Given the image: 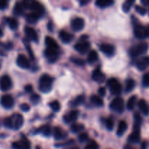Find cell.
Instances as JSON below:
<instances>
[{
    "mask_svg": "<svg viewBox=\"0 0 149 149\" xmlns=\"http://www.w3.org/2000/svg\"><path fill=\"white\" fill-rule=\"evenodd\" d=\"M37 132H41L45 136L49 137L52 134V130H51L50 126H49V125H44V126L40 127L38 129Z\"/></svg>",
    "mask_w": 149,
    "mask_h": 149,
    "instance_id": "cell-27",
    "label": "cell"
},
{
    "mask_svg": "<svg viewBox=\"0 0 149 149\" xmlns=\"http://www.w3.org/2000/svg\"><path fill=\"white\" fill-rule=\"evenodd\" d=\"M59 37L61 39L63 42L65 44H68L73 41L74 39V36L71 33H68V32L65 31H61L59 33Z\"/></svg>",
    "mask_w": 149,
    "mask_h": 149,
    "instance_id": "cell-22",
    "label": "cell"
},
{
    "mask_svg": "<svg viewBox=\"0 0 149 149\" xmlns=\"http://www.w3.org/2000/svg\"><path fill=\"white\" fill-rule=\"evenodd\" d=\"M0 103L4 108L7 109H10L14 106V99L10 95H4L1 97Z\"/></svg>",
    "mask_w": 149,
    "mask_h": 149,
    "instance_id": "cell-10",
    "label": "cell"
},
{
    "mask_svg": "<svg viewBox=\"0 0 149 149\" xmlns=\"http://www.w3.org/2000/svg\"><path fill=\"white\" fill-rule=\"evenodd\" d=\"M110 109L117 113H122L125 110V102L122 97H116L110 103Z\"/></svg>",
    "mask_w": 149,
    "mask_h": 149,
    "instance_id": "cell-4",
    "label": "cell"
},
{
    "mask_svg": "<svg viewBox=\"0 0 149 149\" xmlns=\"http://www.w3.org/2000/svg\"><path fill=\"white\" fill-rule=\"evenodd\" d=\"M29 10H32V12L37 15L39 17L45 14V7L39 1H29Z\"/></svg>",
    "mask_w": 149,
    "mask_h": 149,
    "instance_id": "cell-6",
    "label": "cell"
},
{
    "mask_svg": "<svg viewBox=\"0 0 149 149\" xmlns=\"http://www.w3.org/2000/svg\"><path fill=\"white\" fill-rule=\"evenodd\" d=\"M45 44H46L47 49L55 51H58V49H59V45H58V44L51 36H46V38H45Z\"/></svg>",
    "mask_w": 149,
    "mask_h": 149,
    "instance_id": "cell-20",
    "label": "cell"
},
{
    "mask_svg": "<svg viewBox=\"0 0 149 149\" xmlns=\"http://www.w3.org/2000/svg\"><path fill=\"white\" fill-rule=\"evenodd\" d=\"M108 87L110 89V92L112 95H119L122 93V85L115 78H111L109 79L106 83Z\"/></svg>",
    "mask_w": 149,
    "mask_h": 149,
    "instance_id": "cell-3",
    "label": "cell"
},
{
    "mask_svg": "<svg viewBox=\"0 0 149 149\" xmlns=\"http://www.w3.org/2000/svg\"><path fill=\"white\" fill-rule=\"evenodd\" d=\"M92 78L95 81L98 83H103V81H105L106 80V76L105 74L100 71V69L99 68H97L95 70H94V71L93 72L92 74Z\"/></svg>",
    "mask_w": 149,
    "mask_h": 149,
    "instance_id": "cell-18",
    "label": "cell"
},
{
    "mask_svg": "<svg viewBox=\"0 0 149 149\" xmlns=\"http://www.w3.org/2000/svg\"><path fill=\"white\" fill-rule=\"evenodd\" d=\"M84 100H85V97H84V95H80L77 96L75 99H74L71 102V106H74V107L80 106V105H81L84 103Z\"/></svg>",
    "mask_w": 149,
    "mask_h": 149,
    "instance_id": "cell-30",
    "label": "cell"
},
{
    "mask_svg": "<svg viewBox=\"0 0 149 149\" xmlns=\"http://www.w3.org/2000/svg\"><path fill=\"white\" fill-rule=\"evenodd\" d=\"M79 116V111L77 110H72L63 116V120L65 123H71L77 119Z\"/></svg>",
    "mask_w": 149,
    "mask_h": 149,
    "instance_id": "cell-19",
    "label": "cell"
},
{
    "mask_svg": "<svg viewBox=\"0 0 149 149\" xmlns=\"http://www.w3.org/2000/svg\"><path fill=\"white\" fill-rule=\"evenodd\" d=\"M113 4L112 0H97L95 1V4L100 8H106L111 6Z\"/></svg>",
    "mask_w": 149,
    "mask_h": 149,
    "instance_id": "cell-26",
    "label": "cell"
},
{
    "mask_svg": "<svg viewBox=\"0 0 149 149\" xmlns=\"http://www.w3.org/2000/svg\"><path fill=\"white\" fill-rule=\"evenodd\" d=\"M25 91L26 93H31L33 92V87H32L31 84H27L25 87Z\"/></svg>",
    "mask_w": 149,
    "mask_h": 149,
    "instance_id": "cell-52",
    "label": "cell"
},
{
    "mask_svg": "<svg viewBox=\"0 0 149 149\" xmlns=\"http://www.w3.org/2000/svg\"><path fill=\"white\" fill-rule=\"evenodd\" d=\"M13 87V82L10 77L7 75H4L0 79V90L1 91H8Z\"/></svg>",
    "mask_w": 149,
    "mask_h": 149,
    "instance_id": "cell-9",
    "label": "cell"
},
{
    "mask_svg": "<svg viewBox=\"0 0 149 149\" xmlns=\"http://www.w3.org/2000/svg\"><path fill=\"white\" fill-rule=\"evenodd\" d=\"M1 61L0 60V68H1Z\"/></svg>",
    "mask_w": 149,
    "mask_h": 149,
    "instance_id": "cell-60",
    "label": "cell"
},
{
    "mask_svg": "<svg viewBox=\"0 0 149 149\" xmlns=\"http://www.w3.org/2000/svg\"><path fill=\"white\" fill-rule=\"evenodd\" d=\"M148 49V45L146 42H141L135 46H133L130 49V55L132 58H136L143 54L146 53Z\"/></svg>",
    "mask_w": 149,
    "mask_h": 149,
    "instance_id": "cell-2",
    "label": "cell"
},
{
    "mask_svg": "<svg viewBox=\"0 0 149 149\" xmlns=\"http://www.w3.org/2000/svg\"><path fill=\"white\" fill-rule=\"evenodd\" d=\"M84 130V126L81 124H77L74 123L71 125V132L74 133H80L81 131Z\"/></svg>",
    "mask_w": 149,
    "mask_h": 149,
    "instance_id": "cell-35",
    "label": "cell"
},
{
    "mask_svg": "<svg viewBox=\"0 0 149 149\" xmlns=\"http://www.w3.org/2000/svg\"><path fill=\"white\" fill-rule=\"evenodd\" d=\"M146 29H147V33H148V36H149V26H147Z\"/></svg>",
    "mask_w": 149,
    "mask_h": 149,
    "instance_id": "cell-58",
    "label": "cell"
},
{
    "mask_svg": "<svg viewBox=\"0 0 149 149\" xmlns=\"http://www.w3.org/2000/svg\"><path fill=\"white\" fill-rule=\"evenodd\" d=\"M89 138V135L87 132H82V133L79 134L78 136V139L79 141V142L84 143L85 141H87Z\"/></svg>",
    "mask_w": 149,
    "mask_h": 149,
    "instance_id": "cell-44",
    "label": "cell"
},
{
    "mask_svg": "<svg viewBox=\"0 0 149 149\" xmlns=\"http://www.w3.org/2000/svg\"><path fill=\"white\" fill-rule=\"evenodd\" d=\"M98 60V55L97 52L95 50L93 49L89 52L88 55H87V61L90 63H93L96 62Z\"/></svg>",
    "mask_w": 149,
    "mask_h": 149,
    "instance_id": "cell-32",
    "label": "cell"
},
{
    "mask_svg": "<svg viewBox=\"0 0 149 149\" xmlns=\"http://www.w3.org/2000/svg\"><path fill=\"white\" fill-rule=\"evenodd\" d=\"M8 1L6 0H0V10H5L8 7Z\"/></svg>",
    "mask_w": 149,
    "mask_h": 149,
    "instance_id": "cell-48",
    "label": "cell"
},
{
    "mask_svg": "<svg viewBox=\"0 0 149 149\" xmlns=\"http://www.w3.org/2000/svg\"><path fill=\"white\" fill-rule=\"evenodd\" d=\"M24 44H25V46H26V50H27L28 52H29V55H30V57L32 58V59H33L34 56H33V51H32L31 47L30 45H29V44L27 42H26V40H24Z\"/></svg>",
    "mask_w": 149,
    "mask_h": 149,
    "instance_id": "cell-46",
    "label": "cell"
},
{
    "mask_svg": "<svg viewBox=\"0 0 149 149\" xmlns=\"http://www.w3.org/2000/svg\"><path fill=\"white\" fill-rule=\"evenodd\" d=\"M105 123H106V128H107L109 130H112L113 129V127H114V123H113V119L109 118V119H106L105 121Z\"/></svg>",
    "mask_w": 149,
    "mask_h": 149,
    "instance_id": "cell-40",
    "label": "cell"
},
{
    "mask_svg": "<svg viewBox=\"0 0 149 149\" xmlns=\"http://www.w3.org/2000/svg\"><path fill=\"white\" fill-rule=\"evenodd\" d=\"M135 10H136L137 13H139V14L141 15H144L146 14L147 10L144 7H142V6H140V5H135Z\"/></svg>",
    "mask_w": 149,
    "mask_h": 149,
    "instance_id": "cell-42",
    "label": "cell"
},
{
    "mask_svg": "<svg viewBox=\"0 0 149 149\" xmlns=\"http://www.w3.org/2000/svg\"><path fill=\"white\" fill-rule=\"evenodd\" d=\"M16 62H17V65L20 68H23V69H28L30 67V62H29V59L26 55H23V54H20L17 56Z\"/></svg>",
    "mask_w": 149,
    "mask_h": 149,
    "instance_id": "cell-13",
    "label": "cell"
},
{
    "mask_svg": "<svg viewBox=\"0 0 149 149\" xmlns=\"http://www.w3.org/2000/svg\"><path fill=\"white\" fill-rule=\"evenodd\" d=\"M2 46L4 49H7V50H10V49H13V45L11 42H7L6 44H2Z\"/></svg>",
    "mask_w": 149,
    "mask_h": 149,
    "instance_id": "cell-50",
    "label": "cell"
},
{
    "mask_svg": "<svg viewBox=\"0 0 149 149\" xmlns=\"http://www.w3.org/2000/svg\"><path fill=\"white\" fill-rule=\"evenodd\" d=\"M135 87V81L132 79H128L126 81V87H125V91L127 93H130L134 90Z\"/></svg>",
    "mask_w": 149,
    "mask_h": 149,
    "instance_id": "cell-34",
    "label": "cell"
},
{
    "mask_svg": "<svg viewBox=\"0 0 149 149\" xmlns=\"http://www.w3.org/2000/svg\"><path fill=\"white\" fill-rule=\"evenodd\" d=\"M74 48L81 54H85L90 48V43L87 41H81L74 45Z\"/></svg>",
    "mask_w": 149,
    "mask_h": 149,
    "instance_id": "cell-12",
    "label": "cell"
},
{
    "mask_svg": "<svg viewBox=\"0 0 149 149\" xmlns=\"http://www.w3.org/2000/svg\"><path fill=\"white\" fill-rule=\"evenodd\" d=\"M71 61L73 63L75 64V65H81H81H84V63H85L84 60L81 59V58H77V57H72V58H71Z\"/></svg>",
    "mask_w": 149,
    "mask_h": 149,
    "instance_id": "cell-39",
    "label": "cell"
},
{
    "mask_svg": "<svg viewBox=\"0 0 149 149\" xmlns=\"http://www.w3.org/2000/svg\"><path fill=\"white\" fill-rule=\"evenodd\" d=\"M20 109H21L23 111L28 112L30 110L31 107L29 104H27V103H22V104L20 105Z\"/></svg>",
    "mask_w": 149,
    "mask_h": 149,
    "instance_id": "cell-49",
    "label": "cell"
},
{
    "mask_svg": "<svg viewBox=\"0 0 149 149\" xmlns=\"http://www.w3.org/2000/svg\"><path fill=\"white\" fill-rule=\"evenodd\" d=\"M49 106L52 110L55 112H58L61 110V103L58 100H53L49 103Z\"/></svg>",
    "mask_w": 149,
    "mask_h": 149,
    "instance_id": "cell-38",
    "label": "cell"
},
{
    "mask_svg": "<svg viewBox=\"0 0 149 149\" xmlns=\"http://www.w3.org/2000/svg\"><path fill=\"white\" fill-rule=\"evenodd\" d=\"M45 55L49 63H54L58 59V51L52 50L47 48L45 51Z\"/></svg>",
    "mask_w": 149,
    "mask_h": 149,
    "instance_id": "cell-23",
    "label": "cell"
},
{
    "mask_svg": "<svg viewBox=\"0 0 149 149\" xmlns=\"http://www.w3.org/2000/svg\"><path fill=\"white\" fill-rule=\"evenodd\" d=\"M90 2V1H86V0H84V1H80V4H81V6H84V5H85V4H88V3Z\"/></svg>",
    "mask_w": 149,
    "mask_h": 149,
    "instance_id": "cell-54",
    "label": "cell"
},
{
    "mask_svg": "<svg viewBox=\"0 0 149 149\" xmlns=\"http://www.w3.org/2000/svg\"><path fill=\"white\" fill-rule=\"evenodd\" d=\"M106 90L105 87H101L99 88L98 90V94L100 95V96H102V97H103V96L106 95Z\"/></svg>",
    "mask_w": 149,
    "mask_h": 149,
    "instance_id": "cell-51",
    "label": "cell"
},
{
    "mask_svg": "<svg viewBox=\"0 0 149 149\" xmlns=\"http://www.w3.org/2000/svg\"><path fill=\"white\" fill-rule=\"evenodd\" d=\"M12 147L13 149H31V143L27 139L23 138L20 141L14 142L12 144Z\"/></svg>",
    "mask_w": 149,
    "mask_h": 149,
    "instance_id": "cell-14",
    "label": "cell"
},
{
    "mask_svg": "<svg viewBox=\"0 0 149 149\" xmlns=\"http://www.w3.org/2000/svg\"><path fill=\"white\" fill-rule=\"evenodd\" d=\"M100 49L103 53H104L107 56H112V55H113L115 52L114 47L111 45V44L107 43H103L100 45Z\"/></svg>",
    "mask_w": 149,
    "mask_h": 149,
    "instance_id": "cell-15",
    "label": "cell"
},
{
    "mask_svg": "<svg viewBox=\"0 0 149 149\" xmlns=\"http://www.w3.org/2000/svg\"><path fill=\"white\" fill-rule=\"evenodd\" d=\"M142 83L143 86L146 88H148L149 87V74H145L143 77L142 79Z\"/></svg>",
    "mask_w": 149,
    "mask_h": 149,
    "instance_id": "cell-43",
    "label": "cell"
},
{
    "mask_svg": "<svg viewBox=\"0 0 149 149\" xmlns=\"http://www.w3.org/2000/svg\"><path fill=\"white\" fill-rule=\"evenodd\" d=\"M24 31L28 39L31 41H33V42H37L38 39H39V36H38L37 32H36V31L34 29L29 27V26H26Z\"/></svg>",
    "mask_w": 149,
    "mask_h": 149,
    "instance_id": "cell-17",
    "label": "cell"
},
{
    "mask_svg": "<svg viewBox=\"0 0 149 149\" xmlns=\"http://www.w3.org/2000/svg\"><path fill=\"white\" fill-rule=\"evenodd\" d=\"M84 149H99L98 144L95 141H91L84 148Z\"/></svg>",
    "mask_w": 149,
    "mask_h": 149,
    "instance_id": "cell-41",
    "label": "cell"
},
{
    "mask_svg": "<svg viewBox=\"0 0 149 149\" xmlns=\"http://www.w3.org/2000/svg\"><path fill=\"white\" fill-rule=\"evenodd\" d=\"M137 101V96L136 95H132L128 100L127 103V108L128 110L132 111L133 110L134 108H135V104H136Z\"/></svg>",
    "mask_w": 149,
    "mask_h": 149,
    "instance_id": "cell-33",
    "label": "cell"
},
{
    "mask_svg": "<svg viewBox=\"0 0 149 149\" xmlns=\"http://www.w3.org/2000/svg\"><path fill=\"white\" fill-rule=\"evenodd\" d=\"M71 149H79L78 148V147H76V146H74V147H72V148H71Z\"/></svg>",
    "mask_w": 149,
    "mask_h": 149,
    "instance_id": "cell-59",
    "label": "cell"
},
{
    "mask_svg": "<svg viewBox=\"0 0 149 149\" xmlns=\"http://www.w3.org/2000/svg\"><path fill=\"white\" fill-rule=\"evenodd\" d=\"M4 55H5V54H4L2 51L0 50V56H4Z\"/></svg>",
    "mask_w": 149,
    "mask_h": 149,
    "instance_id": "cell-56",
    "label": "cell"
},
{
    "mask_svg": "<svg viewBox=\"0 0 149 149\" xmlns=\"http://www.w3.org/2000/svg\"><path fill=\"white\" fill-rule=\"evenodd\" d=\"M90 101L93 103L95 106L97 107H101L103 106V100L100 98L99 96L96 95H93L90 97Z\"/></svg>",
    "mask_w": 149,
    "mask_h": 149,
    "instance_id": "cell-29",
    "label": "cell"
},
{
    "mask_svg": "<svg viewBox=\"0 0 149 149\" xmlns=\"http://www.w3.org/2000/svg\"><path fill=\"white\" fill-rule=\"evenodd\" d=\"M10 118L11 119L13 129L19 130L23 125L24 119H23V116L20 113H15Z\"/></svg>",
    "mask_w": 149,
    "mask_h": 149,
    "instance_id": "cell-8",
    "label": "cell"
},
{
    "mask_svg": "<svg viewBox=\"0 0 149 149\" xmlns=\"http://www.w3.org/2000/svg\"><path fill=\"white\" fill-rule=\"evenodd\" d=\"M2 36H3V31L1 29V28H0V37H1Z\"/></svg>",
    "mask_w": 149,
    "mask_h": 149,
    "instance_id": "cell-57",
    "label": "cell"
},
{
    "mask_svg": "<svg viewBox=\"0 0 149 149\" xmlns=\"http://www.w3.org/2000/svg\"><path fill=\"white\" fill-rule=\"evenodd\" d=\"M134 3H135L134 0H127V1H125L123 4H122V10H123V11L125 13H128L131 10Z\"/></svg>",
    "mask_w": 149,
    "mask_h": 149,
    "instance_id": "cell-37",
    "label": "cell"
},
{
    "mask_svg": "<svg viewBox=\"0 0 149 149\" xmlns=\"http://www.w3.org/2000/svg\"><path fill=\"white\" fill-rule=\"evenodd\" d=\"M53 136L55 140L61 141L68 137V133L60 127H55L53 130Z\"/></svg>",
    "mask_w": 149,
    "mask_h": 149,
    "instance_id": "cell-16",
    "label": "cell"
},
{
    "mask_svg": "<svg viewBox=\"0 0 149 149\" xmlns=\"http://www.w3.org/2000/svg\"><path fill=\"white\" fill-rule=\"evenodd\" d=\"M129 141L132 143H138L141 140V124L135 122L133 131L129 136Z\"/></svg>",
    "mask_w": 149,
    "mask_h": 149,
    "instance_id": "cell-5",
    "label": "cell"
},
{
    "mask_svg": "<svg viewBox=\"0 0 149 149\" xmlns=\"http://www.w3.org/2000/svg\"><path fill=\"white\" fill-rule=\"evenodd\" d=\"M84 25H85V23H84V19L81 17H76L71 21V27L74 31H80L84 29Z\"/></svg>",
    "mask_w": 149,
    "mask_h": 149,
    "instance_id": "cell-11",
    "label": "cell"
},
{
    "mask_svg": "<svg viewBox=\"0 0 149 149\" xmlns=\"http://www.w3.org/2000/svg\"><path fill=\"white\" fill-rule=\"evenodd\" d=\"M4 125L8 129H13V125H12L11 119L10 117H7L6 119H4Z\"/></svg>",
    "mask_w": 149,
    "mask_h": 149,
    "instance_id": "cell-47",
    "label": "cell"
},
{
    "mask_svg": "<svg viewBox=\"0 0 149 149\" xmlns=\"http://www.w3.org/2000/svg\"><path fill=\"white\" fill-rule=\"evenodd\" d=\"M127 130V124L126 123L125 121H120L118 125L117 130H116V134L118 136H122L124 135L126 130Z\"/></svg>",
    "mask_w": 149,
    "mask_h": 149,
    "instance_id": "cell-25",
    "label": "cell"
},
{
    "mask_svg": "<svg viewBox=\"0 0 149 149\" xmlns=\"http://www.w3.org/2000/svg\"><path fill=\"white\" fill-rule=\"evenodd\" d=\"M39 19V16L33 13H29V14H28L26 17V22H28V23H30V24H35V23H37Z\"/></svg>",
    "mask_w": 149,
    "mask_h": 149,
    "instance_id": "cell-28",
    "label": "cell"
},
{
    "mask_svg": "<svg viewBox=\"0 0 149 149\" xmlns=\"http://www.w3.org/2000/svg\"><path fill=\"white\" fill-rule=\"evenodd\" d=\"M7 23L8 26L12 30H16L18 28V21L16 20L15 18H13V17H9L7 19Z\"/></svg>",
    "mask_w": 149,
    "mask_h": 149,
    "instance_id": "cell-36",
    "label": "cell"
},
{
    "mask_svg": "<svg viewBox=\"0 0 149 149\" xmlns=\"http://www.w3.org/2000/svg\"><path fill=\"white\" fill-rule=\"evenodd\" d=\"M53 78L48 74H43L39 81V90L42 93H47L52 90Z\"/></svg>",
    "mask_w": 149,
    "mask_h": 149,
    "instance_id": "cell-1",
    "label": "cell"
},
{
    "mask_svg": "<svg viewBox=\"0 0 149 149\" xmlns=\"http://www.w3.org/2000/svg\"><path fill=\"white\" fill-rule=\"evenodd\" d=\"M149 66V56L141 58L136 62V67L140 71H144Z\"/></svg>",
    "mask_w": 149,
    "mask_h": 149,
    "instance_id": "cell-21",
    "label": "cell"
},
{
    "mask_svg": "<svg viewBox=\"0 0 149 149\" xmlns=\"http://www.w3.org/2000/svg\"><path fill=\"white\" fill-rule=\"evenodd\" d=\"M23 10L24 9L22 7L21 4L20 2H16L14 6V8H13V13L16 16H21L24 13Z\"/></svg>",
    "mask_w": 149,
    "mask_h": 149,
    "instance_id": "cell-31",
    "label": "cell"
},
{
    "mask_svg": "<svg viewBox=\"0 0 149 149\" xmlns=\"http://www.w3.org/2000/svg\"><path fill=\"white\" fill-rule=\"evenodd\" d=\"M147 148V143L146 142H143L141 145V149H146Z\"/></svg>",
    "mask_w": 149,
    "mask_h": 149,
    "instance_id": "cell-55",
    "label": "cell"
},
{
    "mask_svg": "<svg viewBox=\"0 0 149 149\" xmlns=\"http://www.w3.org/2000/svg\"><path fill=\"white\" fill-rule=\"evenodd\" d=\"M138 106L141 111L143 113L145 116H148L149 115V105L146 101L143 99H141L138 101Z\"/></svg>",
    "mask_w": 149,
    "mask_h": 149,
    "instance_id": "cell-24",
    "label": "cell"
},
{
    "mask_svg": "<svg viewBox=\"0 0 149 149\" xmlns=\"http://www.w3.org/2000/svg\"><path fill=\"white\" fill-rule=\"evenodd\" d=\"M134 116H135V122H138V123L141 124V122H142V119H141V116H140L139 113H135Z\"/></svg>",
    "mask_w": 149,
    "mask_h": 149,
    "instance_id": "cell-53",
    "label": "cell"
},
{
    "mask_svg": "<svg viewBox=\"0 0 149 149\" xmlns=\"http://www.w3.org/2000/svg\"><path fill=\"white\" fill-rule=\"evenodd\" d=\"M134 35L138 39H144L148 36L146 27L140 24L134 26Z\"/></svg>",
    "mask_w": 149,
    "mask_h": 149,
    "instance_id": "cell-7",
    "label": "cell"
},
{
    "mask_svg": "<svg viewBox=\"0 0 149 149\" xmlns=\"http://www.w3.org/2000/svg\"><path fill=\"white\" fill-rule=\"evenodd\" d=\"M30 100L33 104H36V103H39V100H40V96L38 94H36V93H33V94L31 95Z\"/></svg>",
    "mask_w": 149,
    "mask_h": 149,
    "instance_id": "cell-45",
    "label": "cell"
}]
</instances>
